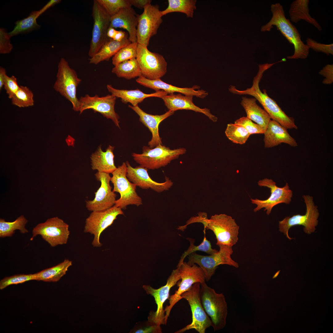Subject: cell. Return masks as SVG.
<instances>
[{"label": "cell", "mask_w": 333, "mask_h": 333, "mask_svg": "<svg viewBox=\"0 0 333 333\" xmlns=\"http://www.w3.org/2000/svg\"><path fill=\"white\" fill-rule=\"evenodd\" d=\"M274 64L266 63L259 65L258 71L253 78V85L250 88L240 90L236 89L235 86L230 85L229 91L234 94L249 95L253 96L262 105L272 120L278 122L287 129H297L294 118L286 114L276 101L268 96L265 89H263L262 92L259 88V83L264 72Z\"/></svg>", "instance_id": "cell-1"}, {"label": "cell", "mask_w": 333, "mask_h": 333, "mask_svg": "<svg viewBox=\"0 0 333 333\" xmlns=\"http://www.w3.org/2000/svg\"><path fill=\"white\" fill-rule=\"evenodd\" d=\"M272 16L270 21L261 27L262 32L269 31L275 26L277 30L293 45L294 52L291 56H287L289 59H305L309 53L310 48L301 39L300 33L296 27L287 18L282 6L280 3L272 4L270 6Z\"/></svg>", "instance_id": "cell-2"}, {"label": "cell", "mask_w": 333, "mask_h": 333, "mask_svg": "<svg viewBox=\"0 0 333 333\" xmlns=\"http://www.w3.org/2000/svg\"><path fill=\"white\" fill-rule=\"evenodd\" d=\"M202 223L204 230L212 231L217 240L216 245H225L232 247L237 242L239 227L235 220L230 216L225 214H215L208 219L205 213H199L198 216L189 220L185 227L191 223Z\"/></svg>", "instance_id": "cell-3"}, {"label": "cell", "mask_w": 333, "mask_h": 333, "mask_svg": "<svg viewBox=\"0 0 333 333\" xmlns=\"http://www.w3.org/2000/svg\"><path fill=\"white\" fill-rule=\"evenodd\" d=\"M200 294L202 304L212 323L214 331L221 330L226 324L228 305L224 295L218 293L204 282L200 284Z\"/></svg>", "instance_id": "cell-4"}, {"label": "cell", "mask_w": 333, "mask_h": 333, "mask_svg": "<svg viewBox=\"0 0 333 333\" xmlns=\"http://www.w3.org/2000/svg\"><path fill=\"white\" fill-rule=\"evenodd\" d=\"M186 151L184 148L171 150L159 144L152 149L144 146L142 154L133 153L132 155L134 160L140 165L148 169L154 170L165 166Z\"/></svg>", "instance_id": "cell-5"}, {"label": "cell", "mask_w": 333, "mask_h": 333, "mask_svg": "<svg viewBox=\"0 0 333 333\" xmlns=\"http://www.w3.org/2000/svg\"><path fill=\"white\" fill-rule=\"evenodd\" d=\"M56 77L54 89L72 103L74 110L79 111L80 103L77 97L76 90L81 80L64 58H61L58 63Z\"/></svg>", "instance_id": "cell-6"}, {"label": "cell", "mask_w": 333, "mask_h": 333, "mask_svg": "<svg viewBox=\"0 0 333 333\" xmlns=\"http://www.w3.org/2000/svg\"><path fill=\"white\" fill-rule=\"evenodd\" d=\"M218 246L219 251L210 255H202L195 252L188 255L187 264L191 266L195 264L198 265L204 271L207 281L210 279L218 266L220 265L239 267L238 263L231 257L233 252L232 247L223 245Z\"/></svg>", "instance_id": "cell-7"}, {"label": "cell", "mask_w": 333, "mask_h": 333, "mask_svg": "<svg viewBox=\"0 0 333 333\" xmlns=\"http://www.w3.org/2000/svg\"><path fill=\"white\" fill-rule=\"evenodd\" d=\"M127 168L126 163L123 162L112 173L110 180L113 185V191L119 193L120 195V198L116 200L115 205L124 209L130 205L138 207L142 204V199L136 191L137 186L127 177Z\"/></svg>", "instance_id": "cell-8"}, {"label": "cell", "mask_w": 333, "mask_h": 333, "mask_svg": "<svg viewBox=\"0 0 333 333\" xmlns=\"http://www.w3.org/2000/svg\"><path fill=\"white\" fill-rule=\"evenodd\" d=\"M200 283H194L187 291L181 295L188 302L191 309L192 321L189 324L175 332L183 333L191 329L199 333H205L206 329L212 326L211 319L208 315L203 306L200 294Z\"/></svg>", "instance_id": "cell-9"}, {"label": "cell", "mask_w": 333, "mask_h": 333, "mask_svg": "<svg viewBox=\"0 0 333 333\" xmlns=\"http://www.w3.org/2000/svg\"><path fill=\"white\" fill-rule=\"evenodd\" d=\"M306 207V212L304 215L297 214L292 217H286L279 221V231L283 232L289 239L291 240L288 234V231L291 227L296 225L304 226L305 233L310 234L314 232L318 224V219L319 215L317 206L315 205L313 198L309 195L302 196Z\"/></svg>", "instance_id": "cell-10"}, {"label": "cell", "mask_w": 333, "mask_h": 333, "mask_svg": "<svg viewBox=\"0 0 333 333\" xmlns=\"http://www.w3.org/2000/svg\"><path fill=\"white\" fill-rule=\"evenodd\" d=\"M32 232L31 240L40 235L52 247L66 244L70 235L68 225L57 217L38 224L33 228Z\"/></svg>", "instance_id": "cell-11"}, {"label": "cell", "mask_w": 333, "mask_h": 333, "mask_svg": "<svg viewBox=\"0 0 333 333\" xmlns=\"http://www.w3.org/2000/svg\"><path fill=\"white\" fill-rule=\"evenodd\" d=\"M143 10L141 14L137 15V42L138 44L147 47L150 38L157 34L162 22V16L157 5L148 4Z\"/></svg>", "instance_id": "cell-12"}, {"label": "cell", "mask_w": 333, "mask_h": 333, "mask_svg": "<svg viewBox=\"0 0 333 333\" xmlns=\"http://www.w3.org/2000/svg\"><path fill=\"white\" fill-rule=\"evenodd\" d=\"M181 281L178 289L169 298V305L165 309V322L166 324L171 311L174 306L182 299L181 295L187 291L195 283L205 282L204 273L202 269L195 264L191 266L183 261L179 267Z\"/></svg>", "instance_id": "cell-13"}, {"label": "cell", "mask_w": 333, "mask_h": 333, "mask_svg": "<svg viewBox=\"0 0 333 333\" xmlns=\"http://www.w3.org/2000/svg\"><path fill=\"white\" fill-rule=\"evenodd\" d=\"M123 214L122 209L115 205L104 211L92 212L86 219L84 232L94 235L92 242L93 247L102 246L100 241L101 233L113 223L117 216Z\"/></svg>", "instance_id": "cell-14"}, {"label": "cell", "mask_w": 333, "mask_h": 333, "mask_svg": "<svg viewBox=\"0 0 333 333\" xmlns=\"http://www.w3.org/2000/svg\"><path fill=\"white\" fill-rule=\"evenodd\" d=\"M92 15L93 25L88 53L90 58L99 51L109 38L107 34L111 18L110 15L97 0L93 1Z\"/></svg>", "instance_id": "cell-15"}, {"label": "cell", "mask_w": 333, "mask_h": 333, "mask_svg": "<svg viewBox=\"0 0 333 333\" xmlns=\"http://www.w3.org/2000/svg\"><path fill=\"white\" fill-rule=\"evenodd\" d=\"M180 266H177V268L173 270L167 279L166 284L159 289H154L150 285L143 286L147 294L154 297L157 305L156 311L152 312L148 317V321L150 325L165 324V312L163 305L169 297L171 288L181 279L179 273Z\"/></svg>", "instance_id": "cell-16"}, {"label": "cell", "mask_w": 333, "mask_h": 333, "mask_svg": "<svg viewBox=\"0 0 333 333\" xmlns=\"http://www.w3.org/2000/svg\"><path fill=\"white\" fill-rule=\"evenodd\" d=\"M137 53L136 59L142 76L148 79L154 80L160 79L165 74L167 63L162 56L152 52L147 47L138 44Z\"/></svg>", "instance_id": "cell-17"}, {"label": "cell", "mask_w": 333, "mask_h": 333, "mask_svg": "<svg viewBox=\"0 0 333 333\" xmlns=\"http://www.w3.org/2000/svg\"><path fill=\"white\" fill-rule=\"evenodd\" d=\"M258 184L260 186L269 188L271 194L269 197L265 200L251 199L252 203L257 205L254 209L255 212L264 208V211H266V214L269 215L275 206L281 203L289 204L290 203L293 191L290 189L287 183L284 187H279L273 180L265 178L259 180Z\"/></svg>", "instance_id": "cell-18"}, {"label": "cell", "mask_w": 333, "mask_h": 333, "mask_svg": "<svg viewBox=\"0 0 333 333\" xmlns=\"http://www.w3.org/2000/svg\"><path fill=\"white\" fill-rule=\"evenodd\" d=\"M95 175L97 180L101 182V186L95 193L93 199L86 201V207L91 212L104 211L115 205L116 194L112 190L109 174L97 172Z\"/></svg>", "instance_id": "cell-19"}, {"label": "cell", "mask_w": 333, "mask_h": 333, "mask_svg": "<svg viewBox=\"0 0 333 333\" xmlns=\"http://www.w3.org/2000/svg\"><path fill=\"white\" fill-rule=\"evenodd\" d=\"M117 97L112 95L100 97L96 95L92 97L86 94L79 99L80 103V113L87 109L98 112L107 119L112 120L115 125L119 126V117L115 112L114 106Z\"/></svg>", "instance_id": "cell-20"}, {"label": "cell", "mask_w": 333, "mask_h": 333, "mask_svg": "<svg viewBox=\"0 0 333 333\" xmlns=\"http://www.w3.org/2000/svg\"><path fill=\"white\" fill-rule=\"evenodd\" d=\"M125 163L127 178L140 188L144 189H151L155 191L161 193L168 190L173 185V182L167 177H166L164 182H156L150 177L147 168L141 165L133 167L128 161Z\"/></svg>", "instance_id": "cell-21"}, {"label": "cell", "mask_w": 333, "mask_h": 333, "mask_svg": "<svg viewBox=\"0 0 333 333\" xmlns=\"http://www.w3.org/2000/svg\"><path fill=\"white\" fill-rule=\"evenodd\" d=\"M193 96H183L180 93L177 94L171 93L164 95L161 98L169 110L175 112L181 109L191 110L204 114L213 122L217 121V117L211 113L209 109L207 108H200L194 104Z\"/></svg>", "instance_id": "cell-22"}, {"label": "cell", "mask_w": 333, "mask_h": 333, "mask_svg": "<svg viewBox=\"0 0 333 333\" xmlns=\"http://www.w3.org/2000/svg\"><path fill=\"white\" fill-rule=\"evenodd\" d=\"M128 107L138 115L140 121L148 128L152 133V138L148 143L149 147L152 149L159 144H162L159 134V125L163 120L172 115L175 112L168 110L162 115H153L146 113L138 105L134 106L129 105Z\"/></svg>", "instance_id": "cell-23"}, {"label": "cell", "mask_w": 333, "mask_h": 333, "mask_svg": "<svg viewBox=\"0 0 333 333\" xmlns=\"http://www.w3.org/2000/svg\"><path fill=\"white\" fill-rule=\"evenodd\" d=\"M136 81L143 86L155 90L156 92L163 90L168 94L178 92L186 95L195 96L202 98H205L208 94V92L204 90H195L199 88L197 86H194L192 88H181L167 84L160 79L151 80L146 78L142 75L136 79Z\"/></svg>", "instance_id": "cell-24"}, {"label": "cell", "mask_w": 333, "mask_h": 333, "mask_svg": "<svg viewBox=\"0 0 333 333\" xmlns=\"http://www.w3.org/2000/svg\"><path fill=\"white\" fill-rule=\"evenodd\" d=\"M138 24L137 15L131 8H123L111 16L110 27L126 30L129 34L131 43L137 42V28Z\"/></svg>", "instance_id": "cell-25"}, {"label": "cell", "mask_w": 333, "mask_h": 333, "mask_svg": "<svg viewBox=\"0 0 333 333\" xmlns=\"http://www.w3.org/2000/svg\"><path fill=\"white\" fill-rule=\"evenodd\" d=\"M264 134L265 148L273 147L282 143L292 147L298 146L296 140L290 135L287 129L274 120H270Z\"/></svg>", "instance_id": "cell-26"}, {"label": "cell", "mask_w": 333, "mask_h": 333, "mask_svg": "<svg viewBox=\"0 0 333 333\" xmlns=\"http://www.w3.org/2000/svg\"><path fill=\"white\" fill-rule=\"evenodd\" d=\"M107 88L111 95L117 98L121 99L122 102L125 104L131 103L133 106H136L142 102L144 100L150 97L161 98L168 93L163 90H160L151 94H146L138 89L135 90L118 89L114 88L111 85H107Z\"/></svg>", "instance_id": "cell-27"}, {"label": "cell", "mask_w": 333, "mask_h": 333, "mask_svg": "<svg viewBox=\"0 0 333 333\" xmlns=\"http://www.w3.org/2000/svg\"><path fill=\"white\" fill-rule=\"evenodd\" d=\"M114 149L113 146L109 145L106 151H104L99 146L90 157L92 169L112 174L117 168L114 163Z\"/></svg>", "instance_id": "cell-28"}, {"label": "cell", "mask_w": 333, "mask_h": 333, "mask_svg": "<svg viewBox=\"0 0 333 333\" xmlns=\"http://www.w3.org/2000/svg\"><path fill=\"white\" fill-rule=\"evenodd\" d=\"M255 98L242 97L240 104L244 109L247 117L255 122L265 130L271 120L269 114L256 103Z\"/></svg>", "instance_id": "cell-29"}, {"label": "cell", "mask_w": 333, "mask_h": 333, "mask_svg": "<svg viewBox=\"0 0 333 333\" xmlns=\"http://www.w3.org/2000/svg\"><path fill=\"white\" fill-rule=\"evenodd\" d=\"M309 0H296L291 3L289 10L290 21L297 23L303 20L313 25L319 31L322 30L321 25L309 13Z\"/></svg>", "instance_id": "cell-30"}, {"label": "cell", "mask_w": 333, "mask_h": 333, "mask_svg": "<svg viewBox=\"0 0 333 333\" xmlns=\"http://www.w3.org/2000/svg\"><path fill=\"white\" fill-rule=\"evenodd\" d=\"M131 43L127 35L121 41H117L113 39L108 38L102 46L99 51L92 57L90 58L89 63L97 64L105 60L108 61L121 48Z\"/></svg>", "instance_id": "cell-31"}, {"label": "cell", "mask_w": 333, "mask_h": 333, "mask_svg": "<svg viewBox=\"0 0 333 333\" xmlns=\"http://www.w3.org/2000/svg\"><path fill=\"white\" fill-rule=\"evenodd\" d=\"M71 261L65 259L63 261L52 267L35 273L36 280L46 282H56L65 275L72 265Z\"/></svg>", "instance_id": "cell-32"}, {"label": "cell", "mask_w": 333, "mask_h": 333, "mask_svg": "<svg viewBox=\"0 0 333 333\" xmlns=\"http://www.w3.org/2000/svg\"><path fill=\"white\" fill-rule=\"evenodd\" d=\"M112 73L117 77L130 79L142 75L141 71L136 58L121 63L114 66Z\"/></svg>", "instance_id": "cell-33"}, {"label": "cell", "mask_w": 333, "mask_h": 333, "mask_svg": "<svg viewBox=\"0 0 333 333\" xmlns=\"http://www.w3.org/2000/svg\"><path fill=\"white\" fill-rule=\"evenodd\" d=\"M166 8L161 11L162 16L172 12H178L185 14L187 17L192 18L196 9L195 0H168Z\"/></svg>", "instance_id": "cell-34"}, {"label": "cell", "mask_w": 333, "mask_h": 333, "mask_svg": "<svg viewBox=\"0 0 333 333\" xmlns=\"http://www.w3.org/2000/svg\"><path fill=\"white\" fill-rule=\"evenodd\" d=\"M27 220L23 215H21L13 222H7L4 219H0V237L4 238L11 237L15 232V231L18 230L22 233L28 232L25 226L27 222Z\"/></svg>", "instance_id": "cell-35"}, {"label": "cell", "mask_w": 333, "mask_h": 333, "mask_svg": "<svg viewBox=\"0 0 333 333\" xmlns=\"http://www.w3.org/2000/svg\"><path fill=\"white\" fill-rule=\"evenodd\" d=\"M38 13V10L33 11L27 17L16 21L13 29L8 33L10 36L12 37L39 28L40 26L36 21Z\"/></svg>", "instance_id": "cell-36"}, {"label": "cell", "mask_w": 333, "mask_h": 333, "mask_svg": "<svg viewBox=\"0 0 333 333\" xmlns=\"http://www.w3.org/2000/svg\"><path fill=\"white\" fill-rule=\"evenodd\" d=\"M225 133L232 142L240 144L245 143L250 135L244 127L234 123L228 124Z\"/></svg>", "instance_id": "cell-37"}, {"label": "cell", "mask_w": 333, "mask_h": 333, "mask_svg": "<svg viewBox=\"0 0 333 333\" xmlns=\"http://www.w3.org/2000/svg\"><path fill=\"white\" fill-rule=\"evenodd\" d=\"M34 95L27 87L20 86L12 98V104L19 107H25L34 105Z\"/></svg>", "instance_id": "cell-38"}, {"label": "cell", "mask_w": 333, "mask_h": 333, "mask_svg": "<svg viewBox=\"0 0 333 333\" xmlns=\"http://www.w3.org/2000/svg\"><path fill=\"white\" fill-rule=\"evenodd\" d=\"M204 237L203 241L200 245L198 246H195L194 245L195 239L190 238H187L190 242V246L188 249L182 254L177 265H181L184 261L185 258L187 256L196 251H203L210 255L216 253L218 251L216 249L212 248L210 241L208 240L206 237L205 230H204Z\"/></svg>", "instance_id": "cell-39"}, {"label": "cell", "mask_w": 333, "mask_h": 333, "mask_svg": "<svg viewBox=\"0 0 333 333\" xmlns=\"http://www.w3.org/2000/svg\"><path fill=\"white\" fill-rule=\"evenodd\" d=\"M138 44L137 42L131 43L121 48L113 56V64L115 66L124 61L136 58Z\"/></svg>", "instance_id": "cell-40"}, {"label": "cell", "mask_w": 333, "mask_h": 333, "mask_svg": "<svg viewBox=\"0 0 333 333\" xmlns=\"http://www.w3.org/2000/svg\"><path fill=\"white\" fill-rule=\"evenodd\" d=\"M111 16L123 8H131L129 0H97Z\"/></svg>", "instance_id": "cell-41"}, {"label": "cell", "mask_w": 333, "mask_h": 333, "mask_svg": "<svg viewBox=\"0 0 333 333\" xmlns=\"http://www.w3.org/2000/svg\"><path fill=\"white\" fill-rule=\"evenodd\" d=\"M32 280H36L35 273L19 274L6 277L0 281V289L2 290L11 285L22 283Z\"/></svg>", "instance_id": "cell-42"}, {"label": "cell", "mask_w": 333, "mask_h": 333, "mask_svg": "<svg viewBox=\"0 0 333 333\" xmlns=\"http://www.w3.org/2000/svg\"><path fill=\"white\" fill-rule=\"evenodd\" d=\"M234 124L244 127L250 134H264L265 130L259 125L253 122L247 117H242L236 120Z\"/></svg>", "instance_id": "cell-43"}, {"label": "cell", "mask_w": 333, "mask_h": 333, "mask_svg": "<svg viewBox=\"0 0 333 333\" xmlns=\"http://www.w3.org/2000/svg\"><path fill=\"white\" fill-rule=\"evenodd\" d=\"M306 44L309 48L317 52H322L327 55H333V44H325L319 43L310 38H307Z\"/></svg>", "instance_id": "cell-44"}, {"label": "cell", "mask_w": 333, "mask_h": 333, "mask_svg": "<svg viewBox=\"0 0 333 333\" xmlns=\"http://www.w3.org/2000/svg\"><path fill=\"white\" fill-rule=\"evenodd\" d=\"M11 37L7 33L6 29L0 28V53L1 54L9 53L12 50L13 47L10 43Z\"/></svg>", "instance_id": "cell-45"}, {"label": "cell", "mask_w": 333, "mask_h": 333, "mask_svg": "<svg viewBox=\"0 0 333 333\" xmlns=\"http://www.w3.org/2000/svg\"><path fill=\"white\" fill-rule=\"evenodd\" d=\"M8 98L11 99L13 96L20 88L18 84L17 79L14 76L9 77L6 76L4 86Z\"/></svg>", "instance_id": "cell-46"}, {"label": "cell", "mask_w": 333, "mask_h": 333, "mask_svg": "<svg viewBox=\"0 0 333 333\" xmlns=\"http://www.w3.org/2000/svg\"><path fill=\"white\" fill-rule=\"evenodd\" d=\"M319 73L325 77L323 81L325 84H331L333 82V65L327 64L323 67Z\"/></svg>", "instance_id": "cell-47"}, {"label": "cell", "mask_w": 333, "mask_h": 333, "mask_svg": "<svg viewBox=\"0 0 333 333\" xmlns=\"http://www.w3.org/2000/svg\"><path fill=\"white\" fill-rule=\"evenodd\" d=\"M161 325H151L147 327L137 330L136 333H161L162 332Z\"/></svg>", "instance_id": "cell-48"}, {"label": "cell", "mask_w": 333, "mask_h": 333, "mask_svg": "<svg viewBox=\"0 0 333 333\" xmlns=\"http://www.w3.org/2000/svg\"><path fill=\"white\" fill-rule=\"evenodd\" d=\"M131 5L137 8L142 9L148 4H151V0H129Z\"/></svg>", "instance_id": "cell-49"}, {"label": "cell", "mask_w": 333, "mask_h": 333, "mask_svg": "<svg viewBox=\"0 0 333 333\" xmlns=\"http://www.w3.org/2000/svg\"><path fill=\"white\" fill-rule=\"evenodd\" d=\"M61 0H50L41 9L38 10V17L44 13L48 9L54 6L55 5L60 3Z\"/></svg>", "instance_id": "cell-50"}, {"label": "cell", "mask_w": 333, "mask_h": 333, "mask_svg": "<svg viewBox=\"0 0 333 333\" xmlns=\"http://www.w3.org/2000/svg\"><path fill=\"white\" fill-rule=\"evenodd\" d=\"M7 75L6 69L3 68H0V90H2L4 86L6 77Z\"/></svg>", "instance_id": "cell-51"}, {"label": "cell", "mask_w": 333, "mask_h": 333, "mask_svg": "<svg viewBox=\"0 0 333 333\" xmlns=\"http://www.w3.org/2000/svg\"><path fill=\"white\" fill-rule=\"evenodd\" d=\"M127 35V34L124 31L121 30L117 31L113 39L115 41L120 42L122 41Z\"/></svg>", "instance_id": "cell-52"}, {"label": "cell", "mask_w": 333, "mask_h": 333, "mask_svg": "<svg viewBox=\"0 0 333 333\" xmlns=\"http://www.w3.org/2000/svg\"><path fill=\"white\" fill-rule=\"evenodd\" d=\"M117 31L113 27H109L107 32V36L108 38L113 39Z\"/></svg>", "instance_id": "cell-53"}]
</instances>
